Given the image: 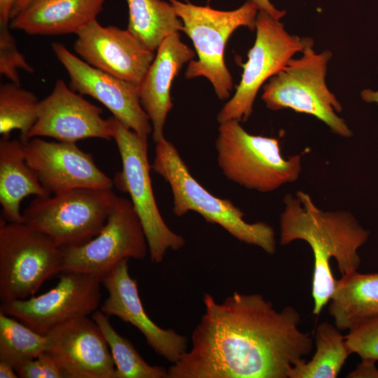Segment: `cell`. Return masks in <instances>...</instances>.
<instances>
[{
  "instance_id": "1",
  "label": "cell",
  "mask_w": 378,
  "mask_h": 378,
  "mask_svg": "<svg viewBox=\"0 0 378 378\" xmlns=\"http://www.w3.org/2000/svg\"><path fill=\"white\" fill-rule=\"evenodd\" d=\"M204 313L191 335V347L168 378H288L308 356L313 340L299 328L290 306L276 310L260 295L234 292L221 303L204 293Z\"/></svg>"
},
{
  "instance_id": "2",
  "label": "cell",
  "mask_w": 378,
  "mask_h": 378,
  "mask_svg": "<svg viewBox=\"0 0 378 378\" xmlns=\"http://www.w3.org/2000/svg\"><path fill=\"white\" fill-rule=\"evenodd\" d=\"M280 216V243L306 241L314 258L312 295L313 314L319 315L335 290L330 260H336L342 276L357 271L360 265L358 250L368 240L369 232L345 211H323L310 196L298 191L296 197L287 194Z\"/></svg>"
},
{
  "instance_id": "3",
  "label": "cell",
  "mask_w": 378,
  "mask_h": 378,
  "mask_svg": "<svg viewBox=\"0 0 378 378\" xmlns=\"http://www.w3.org/2000/svg\"><path fill=\"white\" fill-rule=\"evenodd\" d=\"M151 169L169 185L172 211L176 216L196 212L207 223L220 225L239 241L258 246L270 255L275 253L274 229L265 222L247 223L242 211L232 201L210 193L191 174L178 150L165 138L155 144Z\"/></svg>"
},
{
  "instance_id": "4",
  "label": "cell",
  "mask_w": 378,
  "mask_h": 378,
  "mask_svg": "<svg viewBox=\"0 0 378 378\" xmlns=\"http://www.w3.org/2000/svg\"><path fill=\"white\" fill-rule=\"evenodd\" d=\"M215 147L223 175L246 189L272 192L301 172L300 155L284 158L278 139L251 134L237 120L219 124Z\"/></svg>"
},
{
  "instance_id": "5",
  "label": "cell",
  "mask_w": 378,
  "mask_h": 378,
  "mask_svg": "<svg viewBox=\"0 0 378 378\" xmlns=\"http://www.w3.org/2000/svg\"><path fill=\"white\" fill-rule=\"evenodd\" d=\"M167 1L182 20L183 31L192 40L198 57L189 62L185 77L206 78L218 99H228L233 80L224 61L225 44L239 27L255 29L258 7L248 0L235 10L223 11L178 0Z\"/></svg>"
},
{
  "instance_id": "6",
  "label": "cell",
  "mask_w": 378,
  "mask_h": 378,
  "mask_svg": "<svg viewBox=\"0 0 378 378\" xmlns=\"http://www.w3.org/2000/svg\"><path fill=\"white\" fill-rule=\"evenodd\" d=\"M312 47H307L300 57L292 58L284 69L268 80L263 86L262 99L270 110L288 108L312 115L335 134L350 137L352 132L337 114L342 111V105L326 82L332 52L327 50L317 53Z\"/></svg>"
},
{
  "instance_id": "7",
  "label": "cell",
  "mask_w": 378,
  "mask_h": 378,
  "mask_svg": "<svg viewBox=\"0 0 378 378\" xmlns=\"http://www.w3.org/2000/svg\"><path fill=\"white\" fill-rule=\"evenodd\" d=\"M110 119L122 162V169L115 175L113 185L129 194L146 234L150 258L152 262L160 263L169 249L182 248L186 240L169 227L156 203L150 176L148 139L113 116Z\"/></svg>"
},
{
  "instance_id": "8",
  "label": "cell",
  "mask_w": 378,
  "mask_h": 378,
  "mask_svg": "<svg viewBox=\"0 0 378 378\" xmlns=\"http://www.w3.org/2000/svg\"><path fill=\"white\" fill-rule=\"evenodd\" d=\"M116 197L112 189L99 188L36 197L23 211V223L60 248L80 246L101 232Z\"/></svg>"
},
{
  "instance_id": "9",
  "label": "cell",
  "mask_w": 378,
  "mask_h": 378,
  "mask_svg": "<svg viewBox=\"0 0 378 378\" xmlns=\"http://www.w3.org/2000/svg\"><path fill=\"white\" fill-rule=\"evenodd\" d=\"M62 250L46 234L24 223L0 220L1 302L34 296L62 272Z\"/></svg>"
},
{
  "instance_id": "10",
  "label": "cell",
  "mask_w": 378,
  "mask_h": 378,
  "mask_svg": "<svg viewBox=\"0 0 378 378\" xmlns=\"http://www.w3.org/2000/svg\"><path fill=\"white\" fill-rule=\"evenodd\" d=\"M255 30V41L248 52L241 81L217 115L219 124L230 120L246 121L262 84L284 69L296 52L314 45L311 38L290 34L279 20L263 11L258 13Z\"/></svg>"
},
{
  "instance_id": "11",
  "label": "cell",
  "mask_w": 378,
  "mask_h": 378,
  "mask_svg": "<svg viewBox=\"0 0 378 378\" xmlns=\"http://www.w3.org/2000/svg\"><path fill=\"white\" fill-rule=\"evenodd\" d=\"M62 272H78L102 279L120 261L144 259L148 246L139 218L130 200L118 197L101 232L80 245L61 248Z\"/></svg>"
},
{
  "instance_id": "12",
  "label": "cell",
  "mask_w": 378,
  "mask_h": 378,
  "mask_svg": "<svg viewBox=\"0 0 378 378\" xmlns=\"http://www.w3.org/2000/svg\"><path fill=\"white\" fill-rule=\"evenodd\" d=\"M102 279L78 272H62L57 285L38 296L1 302L0 312L46 335L57 326L88 316L101 301Z\"/></svg>"
},
{
  "instance_id": "13",
  "label": "cell",
  "mask_w": 378,
  "mask_h": 378,
  "mask_svg": "<svg viewBox=\"0 0 378 378\" xmlns=\"http://www.w3.org/2000/svg\"><path fill=\"white\" fill-rule=\"evenodd\" d=\"M52 50L66 69L72 90L99 101L114 118L141 137L148 139L153 127L141 104L138 85L90 66L62 43H53Z\"/></svg>"
},
{
  "instance_id": "14",
  "label": "cell",
  "mask_w": 378,
  "mask_h": 378,
  "mask_svg": "<svg viewBox=\"0 0 378 378\" xmlns=\"http://www.w3.org/2000/svg\"><path fill=\"white\" fill-rule=\"evenodd\" d=\"M74 49L90 66L139 85L154 60L148 49L127 29L102 26L95 20L76 34Z\"/></svg>"
},
{
  "instance_id": "15",
  "label": "cell",
  "mask_w": 378,
  "mask_h": 378,
  "mask_svg": "<svg viewBox=\"0 0 378 378\" xmlns=\"http://www.w3.org/2000/svg\"><path fill=\"white\" fill-rule=\"evenodd\" d=\"M24 150L27 163L50 194L113 186V181L96 165L92 155L83 151L76 143L33 137L24 142Z\"/></svg>"
},
{
  "instance_id": "16",
  "label": "cell",
  "mask_w": 378,
  "mask_h": 378,
  "mask_svg": "<svg viewBox=\"0 0 378 378\" xmlns=\"http://www.w3.org/2000/svg\"><path fill=\"white\" fill-rule=\"evenodd\" d=\"M102 109L72 90L62 79L51 92L39 101L37 119L29 133L33 137H50L73 142L90 138L113 139L110 118L102 117Z\"/></svg>"
},
{
  "instance_id": "17",
  "label": "cell",
  "mask_w": 378,
  "mask_h": 378,
  "mask_svg": "<svg viewBox=\"0 0 378 378\" xmlns=\"http://www.w3.org/2000/svg\"><path fill=\"white\" fill-rule=\"evenodd\" d=\"M50 352L66 378H115V363L96 322L88 316L65 321L47 335Z\"/></svg>"
},
{
  "instance_id": "18",
  "label": "cell",
  "mask_w": 378,
  "mask_h": 378,
  "mask_svg": "<svg viewBox=\"0 0 378 378\" xmlns=\"http://www.w3.org/2000/svg\"><path fill=\"white\" fill-rule=\"evenodd\" d=\"M108 293L100 310L135 326L148 345L172 364L188 351L186 337L173 329H163L147 315L140 300L136 280L129 274L128 259L118 263L102 279Z\"/></svg>"
},
{
  "instance_id": "19",
  "label": "cell",
  "mask_w": 378,
  "mask_h": 378,
  "mask_svg": "<svg viewBox=\"0 0 378 378\" xmlns=\"http://www.w3.org/2000/svg\"><path fill=\"white\" fill-rule=\"evenodd\" d=\"M195 56L194 50L181 41L179 32L169 35L158 47L154 60L139 85L141 104L150 118L155 144L164 138V124L173 107L170 97L173 80Z\"/></svg>"
},
{
  "instance_id": "20",
  "label": "cell",
  "mask_w": 378,
  "mask_h": 378,
  "mask_svg": "<svg viewBox=\"0 0 378 378\" xmlns=\"http://www.w3.org/2000/svg\"><path fill=\"white\" fill-rule=\"evenodd\" d=\"M106 0H30L10 21L11 29L34 36L76 34L97 20Z\"/></svg>"
},
{
  "instance_id": "21",
  "label": "cell",
  "mask_w": 378,
  "mask_h": 378,
  "mask_svg": "<svg viewBox=\"0 0 378 378\" xmlns=\"http://www.w3.org/2000/svg\"><path fill=\"white\" fill-rule=\"evenodd\" d=\"M33 195H50L42 186L37 174L27 163L21 139L1 137L0 140V204L4 220L22 223L20 211L24 198Z\"/></svg>"
},
{
  "instance_id": "22",
  "label": "cell",
  "mask_w": 378,
  "mask_h": 378,
  "mask_svg": "<svg viewBox=\"0 0 378 378\" xmlns=\"http://www.w3.org/2000/svg\"><path fill=\"white\" fill-rule=\"evenodd\" d=\"M328 312L341 331L378 315V272H352L336 280Z\"/></svg>"
},
{
  "instance_id": "23",
  "label": "cell",
  "mask_w": 378,
  "mask_h": 378,
  "mask_svg": "<svg viewBox=\"0 0 378 378\" xmlns=\"http://www.w3.org/2000/svg\"><path fill=\"white\" fill-rule=\"evenodd\" d=\"M127 29L155 52L169 35L183 31V24L173 6L163 0H126Z\"/></svg>"
},
{
  "instance_id": "24",
  "label": "cell",
  "mask_w": 378,
  "mask_h": 378,
  "mask_svg": "<svg viewBox=\"0 0 378 378\" xmlns=\"http://www.w3.org/2000/svg\"><path fill=\"white\" fill-rule=\"evenodd\" d=\"M316 351L311 360L305 358L293 365L288 378H336L351 354L345 336L335 325L323 321L315 332Z\"/></svg>"
},
{
  "instance_id": "25",
  "label": "cell",
  "mask_w": 378,
  "mask_h": 378,
  "mask_svg": "<svg viewBox=\"0 0 378 378\" xmlns=\"http://www.w3.org/2000/svg\"><path fill=\"white\" fill-rule=\"evenodd\" d=\"M92 318L100 328L111 350L115 378H168L167 370L146 362L132 343L113 328L107 315L97 310Z\"/></svg>"
},
{
  "instance_id": "26",
  "label": "cell",
  "mask_w": 378,
  "mask_h": 378,
  "mask_svg": "<svg viewBox=\"0 0 378 378\" xmlns=\"http://www.w3.org/2000/svg\"><path fill=\"white\" fill-rule=\"evenodd\" d=\"M39 101L31 92L12 82L0 87V134L10 137L13 130L20 132V139L29 140V133L38 115Z\"/></svg>"
},
{
  "instance_id": "27",
  "label": "cell",
  "mask_w": 378,
  "mask_h": 378,
  "mask_svg": "<svg viewBox=\"0 0 378 378\" xmlns=\"http://www.w3.org/2000/svg\"><path fill=\"white\" fill-rule=\"evenodd\" d=\"M49 338L0 312V361L14 368L48 350Z\"/></svg>"
},
{
  "instance_id": "28",
  "label": "cell",
  "mask_w": 378,
  "mask_h": 378,
  "mask_svg": "<svg viewBox=\"0 0 378 378\" xmlns=\"http://www.w3.org/2000/svg\"><path fill=\"white\" fill-rule=\"evenodd\" d=\"M10 24H0V74L10 82L20 85L19 70L33 73L34 68L18 50Z\"/></svg>"
},
{
  "instance_id": "29",
  "label": "cell",
  "mask_w": 378,
  "mask_h": 378,
  "mask_svg": "<svg viewBox=\"0 0 378 378\" xmlns=\"http://www.w3.org/2000/svg\"><path fill=\"white\" fill-rule=\"evenodd\" d=\"M345 340L351 354L378 361V315L349 330Z\"/></svg>"
},
{
  "instance_id": "30",
  "label": "cell",
  "mask_w": 378,
  "mask_h": 378,
  "mask_svg": "<svg viewBox=\"0 0 378 378\" xmlns=\"http://www.w3.org/2000/svg\"><path fill=\"white\" fill-rule=\"evenodd\" d=\"M15 370L21 378H66L62 368L48 351L18 365Z\"/></svg>"
},
{
  "instance_id": "31",
  "label": "cell",
  "mask_w": 378,
  "mask_h": 378,
  "mask_svg": "<svg viewBox=\"0 0 378 378\" xmlns=\"http://www.w3.org/2000/svg\"><path fill=\"white\" fill-rule=\"evenodd\" d=\"M376 362L371 359H361V362L356 368L350 372L347 377L349 378H378V369Z\"/></svg>"
},
{
  "instance_id": "32",
  "label": "cell",
  "mask_w": 378,
  "mask_h": 378,
  "mask_svg": "<svg viewBox=\"0 0 378 378\" xmlns=\"http://www.w3.org/2000/svg\"><path fill=\"white\" fill-rule=\"evenodd\" d=\"M258 7L259 11H263L273 18L279 20L286 15L285 10L277 9L270 0H250Z\"/></svg>"
},
{
  "instance_id": "33",
  "label": "cell",
  "mask_w": 378,
  "mask_h": 378,
  "mask_svg": "<svg viewBox=\"0 0 378 378\" xmlns=\"http://www.w3.org/2000/svg\"><path fill=\"white\" fill-rule=\"evenodd\" d=\"M16 0H0V24H10Z\"/></svg>"
},
{
  "instance_id": "34",
  "label": "cell",
  "mask_w": 378,
  "mask_h": 378,
  "mask_svg": "<svg viewBox=\"0 0 378 378\" xmlns=\"http://www.w3.org/2000/svg\"><path fill=\"white\" fill-rule=\"evenodd\" d=\"M15 368L8 363L0 361V378H17Z\"/></svg>"
},
{
  "instance_id": "35",
  "label": "cell",
  "mask_w": 378,
  "mask_h": 378,
  "mask_svg": "<svg viewBox=\"0 0 378 378\" xmlns=\"http://www.w3.org/2000/svg\"><path fill=\"white\" fill-rule=\"evenodd\" d=\"M361 98L366 102H374L378 104V90L373 91L370 89H365L360 94Z\"/></svg>"
},
{
  "instance_id": "36",
  "label": "cell",
  "mask_w": 378,
  "mask_h": 378,
  "mask_svg": "<svg viewBox=\"0 0 378 378\" xmlns=\"http://www.w3.org/2000/svg\"><path fill=\"white\" fill-rule=\"evenodd\" d=\"M29 1L30 0H16L11 13V18L22 10Z\"/></svg>"
}]
</instances>
